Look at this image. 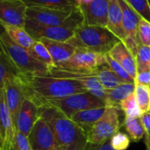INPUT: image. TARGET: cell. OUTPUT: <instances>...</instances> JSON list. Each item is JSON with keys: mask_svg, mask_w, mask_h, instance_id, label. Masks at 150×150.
Here are the masks:
<instances>
[{"mask_svg": "<svg viewBox=\"0 0 150 150\" xmlns=\"http://www.w3.org/2000/svg\"><path fill=\"white\" fill-rule=\"evenodd\" d=\"M19 77L23 82L26 98L32 99L38 106L73 94L87 91L82 83L73 79L50 75H21Z\"/></svg>", "mask_w": 150, "mask_h": 150, "instance_id": "cell-1", "label": "cell"}, {"mask_svg": "<svg viewBox=\"0 0 150 150\" xmlns=\"http://www.w3.org/2000/svg\"><path fill=\"white\" fill-rule=\"evenodd\" d=\"M39 108L40 117L50 126L61 150H84L88 136L78 124L55 107L45 105Z\"/></svg>", "mask_w": 150, "mask_h": 150, "instance_id": "cell-2", "label": "cell"}, {"mask_svg": "<svg viewBox=\"0 0 150 150\" xmlns=\"http://www.w3.org/2000/svg\"><path fill=\"white\" fill-rule=\"evenodd\" d=\"M120 40L107 27L83 23L76 28L74 35L68 40L76 49H84L106 54Z\"/></svg>", "mask_w": 150, "mask_h": 150, "instance_id": "cell-3", "label": "cell"}, {"mask_svg": "<svg viewBox=\"0 0 150 150\" xmlns=\"http://www.w3.org/2000/svg\"><path fill=\"white\" fill-rule=\"evenodd\" d=\"M0 46L22 75L43 76L49 73L48 66L36 60L28 49L15 43L4 30L0 35Z\"/></svg>", "mask_w": 150, "mask_h": 150, "instance_id": "cell-4", "label": "cell"}, {"mask_svg": "<svg viewBox=\"0 0 150 150\" xmlns=\"http://www.w3.org/2000/svg\"><path fill=\"white\" fill-rule=\"evenodd\" d=\"M46 105L55 107L69 118L74 113L83 110L106 106L101 99L89 91L76 93L61 99L53 100Z\"/></svg>", "mask_w": 150, "mask_h": 150, "instance_id": "cell-5", "label": "cell"}, {"mask_svg": "<svg viewBox=\"0 0 150 150\" xmlns=\"http://www.w3.org/2000/svg\"><path fill=\"white\" fill-rule=\"evenodd\" d=\"M120 127V109L112 106H106L104 115L87 134L88 142L101 143L111 139L119 132Z\"/></svg>", "mask_w": 150, "mask_h": 150, "instance_id": "cell-6", "label": "cell"}, {"mask_svg": "<svg viewBox=\"0 0 150 150\" xmlns=\"http://www.w3.org/2000/svg\"><path fill=\"white\" fill-rule=\"evenodd\" d=\"M105 62V54H97L84 49H76L69 61L56 67L76 72L94 73Z\"/></svg>", "mask_w": 150, "mask_h": 150, "instance_id": "cell-7", "label": "cell"}, {"mask_svg": "<svg viewBox=\"0 0 150 150\" xmlns=\"http://www.w3.org/2000/svg\"><path fill=\"white\" fill-rule=\"evenodd\" d=\"M47 75L61 77V78H68L73 79L83 85L87 91L92 93L94 96L98 97L101 99L106 105V94L105 91L101 84L100 81L97 77L95 72L94 73H82V72H76L66 70L56 66L50 68L49 73Z\"/></svg>", "mask_w": 150, "mask_h": 150, "instance_id": "cell-8", "label": "cell"}, {"mask_svg": "<svg viewBox=\"0 0 150 150\" xmlns=\"http://www.w3.org/2000/svg\"><path fill=\"white\" fill-rule=\"evenodd\" d=\"M123 14V27L126 40L123 41L132 54L135 56L142 46L139 37V25L142 16L138 14L125 0H119Z\"/></svg>", "mask_w": 150, "mask_h": 150, "instance_id": "cell-9", "label": "cell"}, {"mask_svg": "<svg viewBox=\"0 0 150 150\" xmlns=\"http://www.w3.org/2000/svg\"><path fill=\"white\" fill-rule=\"evenodd\" d=\"M25 28L35 40L48 39L58 41H68L75 33V29L68 25H46L37 22L25 19Z\"/></svg>", "mask_w": 150, "mask_h": 150, "instance_id": "cell-10", "label": "cell"}, {"mask_svg": "<svg viewBox=\"0 0 150 150\" xmlns=\"http://www.w3.org/2000/svg\"><path fill=\"white\" fill-rule=\"evenodd\" d=\"M27 137L33 150H61L53 130L41 117L37 120Z\"/></svg>", "mask_w": 150, "mask_h": 150, "instance_id": "cell-11", "label": "cell"}, {"mask_svg": "<svg viewBox=\"0 0 150 150\" xmlns=\"http://www.w3.org/2000/svg\"><path fill=\"white\" fill-rule=\"evenodd\" d=\"M86 25L106 27L109 0H76Z\"/></svg>", "mask_w": 150, "mask_h": 150, "instance_id": "cell-12", "label": "cell"}, {"mask_svg": "<svg viewBox=\"0 0 150 150\" xmlns=\"http://www.w3.org/2000/svg\"><path fill=\"white\" fill-rule=\"evenodd\" d=\"M27 6L21 0H0L1 25L25 27Z\"/></svg>", "mask_w": 150, "mask_h": 150, "instance_id": "cell-13", "label": "cell"}, {"mask_svg": "<svg viewBox=\"0 0 150 150\" xmlns=\"http://www.w3.org/2000/svg\"><path fill=\"white\" fill-rule=\"evenodd\" d=\"M0 150H11L15 140L17 127L6 104L3 91H0Z\"/></svg>", "mask_w": 150, "mask_h": 150, "instance_id": "cell-14", "label": "cell"}, {"mask_svg": "<svg viewBox=\"0 0 150 150\" xmlns=\"http://www.w3.org/2000/svg\"><path fill=\"white\" fill-rule=\"evenodd\" d=\"M0 91H3L4 95L6 104L15 122L17 114L24 100L26 98V94L23 82L21 81L19 76L15 77L13 79L9 80L5 83L4 87Z\"/></svg>", "mask_w": 150, "mask_h": 150, "instance_id": "cell-15", "label": "cell"}, {"mask_svg": "<svg viewBox=\"0 0 150 150\" xmlns=\"http://www.w3.org/2000/svg\"><path fill=\"white\" fill-rule=\"evenodd\" d=\"M39 118V106L32 99L26 98L17 114L15 120L16 127L19 132L28 136Z\"/></svg>", "mask_w": 150, "mask_h": 150, "instance_id": "cell-16", "label": "cell"}, {"mask_svg": "<svg viewBox=\"0 0 150 150\" xmlns=\"http://www.w3.org/2000/svg\"><path fill=\"white\" fill-rule=\"evenodd\" d=\"M108 54L126 69V71L132 76V78L135 82V78L137 76L136 60L135 56L128 49L127 45L120 40L112 48V50Z\"/></svg>", "mask_w": 150, "mask_h": 150, "instance_id": "cell-17", "label": "cell"}, {"mask_svg": "<svg viewBox=\"0 0 150 150\" xmlns=\"http://www.w3.org/2000/svg\"><path fill=\"white\" fill-rule=\"evenodd\" d=\"M40 40L47 47V50L49 51L54 66H59L69 61L76 50V48L68 41L52 40L45 38L40 39Z\"/></svg>", "mask_w": 150, "mask_h": 150, "instance_id": "cell-18", "label": "cell"}, {"mask_svg": "<svg viewBox=\"0 0 150 150\" xmlns=\"http://www.w3.org/2000/svg\"><path fill=\"white\" fill-rule=\"evenodd\" d=\"M106 27L121 41L126 40V33L123 27L122 9L119 0H109Z\"/></svg>", "mask_w": 150, "mask_h": 150, "instance_id": "cell-19", "label": "cell"}, {"mask_svg": "<svg viewBox=\"0 0 150 150\" xmlns=\"http://www.w3.org/2000/svg\"><path fill=\"white\" fill-rule=\"evenodd\" d=\"M105 109L106 106L83 110L74 113L70 119L78 124L86 134H88L98 120L104 115Z\"/></svg>", "mask_w": 150, "mask_h": 150, "instance_id": "cell-20", "label": "cell"}, {"mask_svg": "<svg viewBox=\"0 0 150 150\" xmlns=\"http://www.w3.org/2000/svg\"><path fill=\"white\" fill-rule=\"evenodd\" d=\"M135 83H122L117 87L105 90L106 94V106L116 107L120 110V104L123 100L134 93Z\"/></svg>", "mask_w": 150, "mask_h": 150, "instance_id": "cell-21", "label": "cell"}, {"mask_svg": "<svg viewBox=\"0 0 150 150\" xmlns=\"http://www.w3.org/2000/svg\"><path fill=\"white\" fill-rule=\"evenodd\" d=\"M22 74L10 57L1 49L0 52V90L5 83L15 77L20 76Z\"/></svg>", "mask_w": 150, "mask_h": 150, "instance_id": "cell-22", "label": "cell"}, {"mask_svg": "<svg viewBox=\"0 0 150 150\" xmlns=\"http://www.w3.org/2000/svg\"><path fill=\"white\" fill-rule=\"evenodd\" d=\"M2 27L3 30L7 33L10 38L15 43L28 50L32 47V46L35 42V40L29 34V33L25 30V27L8 25H3Z\"/></svg>", "mask_w": 150, "mask_h": 150, "instance_id": "cell-23", "label": "cell"}, {"mask_svg": "<svg viewBox=\"0 0 150 150\" xmlns=\"http://www.w3.org/2000/svg\"><path fill=\"white\" fill-rule=\"evenodd\" d=\"M95 74L105 90L113 89L118 85L121 84L122 83H125L115 74V72L111 69L107 62L100 65L96 69Z\"/></svg>", "mask_w": 150, "mask_h": 150, "instance_id": "cell-24", "label": "cell"}, {"mask_svg": "<svg viewBox=\"0 0 150 150\" xmlns=\"http://www.w3.org/2000/svg\"><path fill=\"white\" fill-rule=\"evenodd\" d=\"M27 7H46L61 10H74L76 0H21Z\"/></svg>", "mask_w": 150, "mask_h": 150, "instance_id": "cell-25", "label": "cell"}, {"mask_svg": "<svg viewBox=\"0 0 150 150\" xmlns=\"http://www.w3.org/2000/svg\"><path fill=\"white\" fill-rule=\"evenodd\" d=\"M124 127L133 142H140L146 135L145 127L141 118H128L126 117L124 120Z\"/></svg>", "mask_w": 150, "mask_h": 150, "instance_id": "cell-26", "label": "cell"}, {"mask_svg": "<svg viewBox=\"0 0 150 150\" xmlns=\"http://www.w3.org/2000/svg\"><path fill=\"white\" fill-rule=\"evenodd\" d=\"M29 52L36 60L46 64L49 68H52L54 66V61L52 59V56L49 51L40 40H35L32 47L29 49Z\"/></svg>", "mask_w": 150, "mask_h": 150, "instance_id": "cell-27", "label": "cell"}, {"mask_svg": "<svg viewBox=\"0 0 150 150\" xmlns=\"http://www.w3.org/2000/svg\"><path fill=\"white\" fill-rule=\"evenodd\" d=\"M134 96L143 113L150 111V91L149 86L135 83Z\"/></svg>", "mask_w": 150, "mask_h": 150, "instance_id": "cell-28", "label": "cell"}, {"mask_svg": "<svg viewBox=\"0 0 150 150\" xmlns=\"http://www.w3.org/2000/svg\"><path fill=\"white\" fill-rule=\"evenodd\" d=\"M120 110L123 111L126 117L128 118H141L143 115V112L136 101L134 94H132L121 102Z\"/></svg>", "mask_w": 150, "mask_h": 150, "instance_id": "cell-29", "label": "cell"}, {"mask_svg": "<svg viewBox=\"0 0 150 150\" xmlns=\"http://www.w3.org/2000/svg\"><path fill=\"white\" fill-rule=\"evenodd\" d=\"M137 71L150 69V47L142 45L135 55Z\"/></svg>", "mask_w": 150, "mask_h": 150, "instance_id": "cell-30", "label": "cell"}, {"mask_svg": "<svg viewBox=\"0 0 150 150\" xmlns=\"http://www.w3.org/2000/svg\"><path fill=\"white\" fill-rule=\"evenodd\" d=\"M105 59L107 63L109 64V66L111 67V69L115 72V74L120 78L122 79L125 83H135L134 80L132 78V76L126 71V69L119 63L117 62L113 58H112L110 56L109 54H105Z\"/></svg>", "mask_w": 150, "mask_h": 150, "instance_id": "cell-31", "label": "cell"}, {"mask_svg": "<svg viewBox=\"0 0 150 150\" xmlns=\"http://www.w3.org/2000/svg\"><path fill=\"white\" fill-rule=\"evenodd\" d=\"M142 18L150 22V4L149 0H125Z\"/></svg>", "mask_w": 150, "mask_h": 150, "instance_id": "cell-32", "label": "cell"}, {"mask_svg": "<svg viewBox=\"0 0 150 150\" xmlns=\"http://www.w3.org/2000/svg\"><path fill=\"white\" fill-rule=\"evenodd\" d=\"M130 141L128 134L119 131L111 138V144L114 150H127L130 145Z\"/></svg>", "mask_w": 150, "mask_h": 150, "instance_id": "cell-33", "label": "cell"}, {"mask_svg": "<svg viewBox=\"0 0 150 150\" xmlns=\"http://www.w3.org/2000/svg\"><path fill=\"white\" fill-rule=\"evenodd\" d=\"M139 37L142 45L150 47V22L143 18L139 25Z\"/></svg>", "mask_w": 150, "mask_h": 150, "instance_id": "cell-34", "label": "cell"}, {"mask_svg": "<svg viewBox=\"0 0 150 150\" xmlns=\"http://www.w3.org/2000/svg\"><path fill=\"white\" fill-rule=\"evenodd\" d=\"M11 150H33L28 137L17 129L15 140Z\"/></svg>", "mask_w": 150, "mask_h": 150, "instance_id": "cell-35", "label": "cell"}, {"mask_svg": "<svg viewBox=\"0 0 150 150\" xmlns=\"http://www.w3.org/2000/svg\"><path fill=\"white\" fill-rule=\"evenodd\" d=\"M135 83L149 86L150 84V69L137 71L135 78Z\"/></svg>", "mask_w": 150, "mask_h": 150, "instance_id": "cell-36", "label": "cell"}, {"mask_svg": "<svg viewBox=\"0 0 150 150\" xmlns=\"http://www.w3.org/2000/svg\"><path fill=\"white\" fill-rule=\"evenodd\" d=\"M84 150H114L111 144V139H108L101 143L88 142Z\"/></svg>", "mask_w": 150, "mask_h": 150, "instance_id": "cell-37", "label": "cell"}, {"mask_svg": "<svg viewBox=\"0 0 150 150\" xmlns=\"http://www.w3.org/2000/svg\"><path fill=\"white\" fill-rule=\"evenodd\" d=\"M142 120L143 123V126L145 127L146 135L150 139V112H145L142 116Z\"/></svg>", "mask_w": 150, "mask_h": 150, "instance_id": "cell-38", "label": "cell"}, {"mask_svg": "<svg viewBox=\"0 0 150 150\" xmlns=\"http://www.w3.org/2000/svg\"><path fill=\"white\" fill-rule=\"evenodd\" d=\"M145 143H146L147 150H150V139L147 135H145Z\"/></svg>", "mask_w": 150, "mask_h": 150, "instance_id": "cell-39", "label": "cell"}, {"mask_svg": "<svg viewBox=\"0 0 150 150\" xmlns=\"http://www.w3.org/2000/svg\"><path fill=\"white\" fill-rule=\"evenodd\" d=\"M149 91H150V84H149Z\"/></svg>", "mask_w": 150, "mask_h": 150, "instance_id": "cell-40", "label": "cell"}, {"mask_svg": "<svg viewBox=\"0 0 150 150\" xmlns=\"http://www.w3.org/2000/svg\"><path fill=\"white\" fill-rule=\"evenodd\" d=\"M149 4H150V0H149Z\"/></svg>", "mask_w": 150, "mask_h": 150, "instance_id": "cell-41", "label": "cell"}, {"mask_svg": "<svg viewBox=\"0 0 150 150\" xmlns=\"http://www.w3.org/2000/svg\"><path fill=\"white\" fill-rule=\"evenodd\" d=\"M149 112H150V111H149Z\"/></svg>", "mask_w": 150, "mask_h": 150, "instance_id": "cell-42", "label": "cell"}]
</instances>
